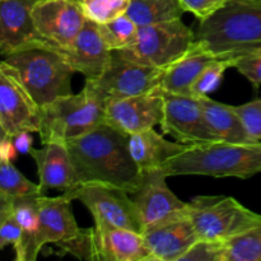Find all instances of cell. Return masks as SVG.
<instances>
[{
  "label": "cell",
  "instance_id": "cell-5",
  "mask_svg": "<svg viewBox=\"0 0 261 261\" xmlns=\"http://www.w3.org/2000/svg\"><path fill=\"white\" fill-rule=\"evenodd\" d=\"M105 121V98L86 79L79 93L61 96L41 109L40 134L42 144L64 143L87 134Z\"/></svg>",
  "mask_w": 261,
  "mask_h": 261
},
{
  "label": "cell",
  "instance_id": "cell-31",
  "mask_svg": "<svg viewBox=\"0 0 261 261\" xmlns=\"http://www.w3.org/2000/svg\"><path fill=\"white\" fill-rule=\"evenodd\" d=\"M23 241L24 234L13 214L10 204L0 203V249L10 245L15 252V260H18L22 254Z\"/></svg>",
  "mask_w": 261,
  "mask_h": 261
},
{
  "label": "cell",
  "instance_id": "cell-8",
  "mask_svg": "<svg viewBox=\"0 0 261 261\" xmlns=\"http://www.w3.org/2000/svg\"><path fill=\"white\" fill-rule=\"evenodd\" d=\"M195 41L196 33L182 19H175L139 27L132 45L119 51L137 63L165 70Z\"/></svg>",
  "mask_w": 261,
  "mask_h": 261
},
{
  "label": "cell",
  "instance_id": "cell-14",
  "mask_svg": "<svg viewBox=\"0 0 261 261\" xmlns=\"http://www.w3.org/2000/svg\"><path fill=\"white\" fill-rule=\"evenodd\" d=\"M162 170L143 173L139 189L132 194L143 232L188 213V203L180 200L166 182Z\"/></svg>",
  "mask_w": 261,
  "mask_h": 261
},
{
  "label": "cell",
  "instance_id": "cell-37",
  "mask_svg": "<svg viewBox=\"0 0 261 261\" xmlns=\"http://www.w3.org/2000/svg\"><path fill=\"white\" fill-rule=\"evenodd\" d=\"M13 140H14L15 148H17L18 152L27 153L28 154L30 149L32 148V143H33V139L32 137H31L30 132L19 133V134H17L14 138H13Z\"/></svg>",
  "mask_w": 261,
  "mask_h": 261
},
{
  "label": "cell",
  "instance_id": "cell-30",
  "mask_svg": "<svg viewBox=\"0 0 261 261\" xmlns=\"http://www.w3.org/2000/svg\"><path fill=\"white\" fill-rule=\"evenodd\" d=\"M237 61H239L237 59L217 58L216 60L209 63L194 83L191 88V96H208L211 92L216 91L221 84L226 70H228L229 68H234Z\"/></svg>",
  "mask_w": 261,
  "mask_h": 261
},
{
  "label": "cell",
  "instance_id": "cell-21",
  "mask_svg": "<svg viewBox=\"0 0 261 261\" xmlns=\"http://www.w3.org/2000/svg\"><path fill=\"white\" fill-rule=\"evenodd\" d=\"M217 56L203 41L196 40L190 48L163 71L161 88L165 92L191 96V88L205 66Z\"/></svg>",
  "mask_w": 261,
  "mask_h": 261
},
{
  "label": "cell",
  "instance_id": "cell-11",
  "mask_svg": "<svg viewBox=\"0 0 261 261\" xmlns=\"http://www.w3.org/2000/svg\"><path fill=\"white\" fill-rule=\"evenodd\" d=\"M41 107L17 73L5 61L0 64V129L2 137L14 138L22 132L38 133Z\"/></svg>",
  "mask_w": 261,
  "mask_h": 261
},
{
  "label": "cell",
  "instance_id": "cell-15",
  "mask_svg": "<svg viewBox=\"0 0 261 261\" xmlns=\"http://www.w3.org/2000/svg\"><path fill=\"white\" fill-rule=\"evenodd\" d=\"M163 117V89L105 103V121L126 135L138 134L160 125Z\"/></svg>",
  "mask_w": 261,
  "mask_h": 261
},
{
  "label": "cell",
  "instance_id": "cell-36",
  "mask_svg": "<svg viewBox=\"0 0 261 261\" xmlns=\"http://www.w3.org/2000/svg\"><path fill=\"white\" fill-rule=\"evenodd\" d=\"M17 148H15L14 140L10 137H2L0 140V161L12 162L17 158Z\"/></svg>",
  "mask_w": 261,
  "mask_h": 261
},
{
  "label": "cell",
  "instance_id": "cell-3",
  "mask_svg": "<svg viewBox=\"0 0 261 261\" xmlns=\"http://www.w3.org/2000/svg\"><path fill=\"white\" fill-rule=\"evenodd\" d=\"M170 176H212L247 180L261 173V142L247 144L214 142L189 145L162 168Z\"/></svg>",
  "mask_w": 261,
  "mask_h": 261
},
{
  "label": "cell",
  "instance_id": "cell-9",
  "mask_svg": "<svg viewBox=\"0 0 261 261\" xmlns=\"http://www.w3.org/2000/svg\"><path fill=\"white\" fill-rule=\"evenodd\" d=\"M64 193L88 209L96 226L119 227L142 233L134 201L122 189L106 184H79Z\"/></svg>",
  "mask_w": 261,
  "mask_h": 261
},
{
  "label": "cell",
  "instance_id": "cell-4",
  "mask_svg": "<svg viewBox=\"0 0 261 261\" xmlns=\"http://www.w3.org/2000/svg\"><path fill=\"white\" fill-rule=\"evenodd\" d=\"M3 61L14 69L41 109L73 93L71 78L75 71L58 48L43 41L22 46L5 55Z\"/></svg>",
  "mask_w": 261,
  "mask_h": 261
},
{
  "label": "cell",
  "instance_id": "cell-12",
  "mask_svg": "<svg viewBox=\"0 0 261 261\" xmlns=\"http://www.w3.org/2000/svg\"><path fill=\"white\" fill-rule=\"evenodd\" d=\"M163 134L188 145L217 142L204 117L199 99L188 94L163 91V117L160 124Z\"/></svg>",
  "mask_w": 261,
  "mask_h": 261
},
{
  "label": "cell",
  "instance_id": "cell-19",
  "mask_svg": "<svg viewBox=\"0 0 261 261\" xmlns=\"http://www.w3.org/2000/svg\"><path fill=\"white\" fill-rule=\"evenodd\" d=\"M40 0H0V54L4 58L22 46L41 41L32 18Z\"/></svg>",
  "mask_w": 261,
  "mask_h": 261
},
{
  "label": "cell",
  "instance_id": "cell-34",
  "mask_svg": "<svg viewBox=\"0 0 261 261\" xmlns=\"http://www.w3.org/2000/svg\"><path fill=\"white\" fill-rule=\"evenodd\" d=\"M180 2L186 12L193 13L199 22H203L221 10L229 0H180Z\"/></svg>",
  "mask_w": 261,
  "mask_h": 261
},
{
  "label": "cell",
  "instance_id": "cell-7",
  "mask_svg": "<svg viewBox=\"0 0 261 261\" xmlns=\"http://www.w3.org/2000/svg\"><path fill=\"white\" fill-rule=\"evenodd\" d=\"M58 255H71L89 261H148L147 246L140 232L111 226L82 229L69 241L56 245Z\"/></svg>",
  "mask_w": 261,
  "mask_h": 261
},
{
  "label": "cell",
  "instance_id": "cell-24",
  "mask_svg": "<svg viewBox=\"0 0 261 261\" xmlns=\"http://www.w3.org/2000/svg\"><path fill=\"white\" fill-rule=\"evenodd\" d=\"M40 196V194H36V195L23 196V198H18L13 201H8L10 204L15 219L22 228L23 234H24L22 254L17 261L37 260L35 252H33V245H35L36 234H37L38 226H40V211H38Z\"/></svg>",
  "mask_w": 261,
  "mask_h": 261
},
{
  "label": "cell",
  "instance_id": "cell-17",
  "mask_svg": "<svg viewBox=\"0 0 261 261\" xmlns=\"http://www.w3.org/2000/svg\"><path fill=\"white\" fill-rule=\"evenodd\" d=\"M71 201L73 199L65 193L55 198L40 196V226L33 245L36 259L46 245L69 241L81 233L82 228L76 224L71 212Z\"/></svg>",
  "mask_w": 261,
  "mask_h": 261
},
{
  "label": "cell",
  "instance_id": "cell-20",
  "mask_svg": "<svg viewBox=\"0 0 261 261\" xmlns=\"http://www.w3.org/2000/svg\"><path fill=\"white\" fill-rule=\"evenodd\" d=\"M28 154L32 155L37 166L38 185L43 194L48 189L68 191L78 185L66 144L47 143L41 149L31 148Z\"/></svg>",
  "mask_w": 261,
  "mask_h": 261
},
{
  "label": "cell",
  "instance_id": "cell-6",
  "mask_svg": "<svg viewBox=\"0 0 261 261\" xmlns=\"http://www.w3.org/2000/svg\"><path fill=\"white\" fill-rule=\"evenodd\" d=\"M199 240L224 242L261 224V214L224 195L195 196L188 203Z\"/></svg>",
  "mask_w": 261,
  "mask_h": 261
},
{
  "label": "cell",
  "instance_id": "cell-26",
  "mask_svg": "<svg viewBox=\"0 0 261 261\" xmlns=\"http://www.w3.org/2000/svg\"><path fill=\"white\" fill-rule=\"evenodd\" d=\"M45 195L38 184L22 175L12 162L0 161V203H8L28 195Z\"/></svg>",
  "mask_w": 261,
  "mask_h": 261
},
{
  "label": "cell",
  "instance_id": "cell-27",
  "mask_svg": "<svg viewBox=\"0 0 261 261\" xmlns=\"http://www.w3.org/2000/svg\"><path fill=\"white\" fill-rule=\"evenodd\" d=\"M223 261H261V224L224 241Z\"/></svg>",
  "mask_w": 261,
  "mask_h": 261
},
{
  "label": "cell",
  "instance_id": "cell-16",
  "mask_svg": "<svg viewBox=\"0 0 261 261\" xmlns=\"http://www.w3.org/2000/svg\"><path fill=\"white\" fill-rule=\"evenodd\" d=\"M149 260L181 261L186 252L199 241L188 213L143 232Z\"/></svg>",
  "mask_w": 261,
  "mask_h": 261
},
{
  "label": "cell",
  "instance_id": "cell-28",
  "mask_svg": "<svg viewBox=\"0 0 261 261\" xmlns=\"http://www.w3.org/2000/svg\"><path fill=\"white\" fill-rule=\"evenodd\" d=\"M99 33L110 50H121L132 45L138 33V24L126 14L105 24H98Z\"/></svg>",
  "mask_w": 261,
  "mask_h": 261
},
{
  "label": "cell",
  "instance_id": "cell-29",
  "mask_svg": "<svg viewBox=\"0 0 261 261\" xmlns=\"http://www.w3.org/2000/svg\"><path fill=\"white\" fill-rule=\"evenodd\" d=\"M132 0H79L87 19L105 24L126 14Z\"/></svg>",
  "mask_w": 261,
  "mask_h": 261
},
{
  "label": "cell",
  "instance_id": "cell-25",
  "mask_svg": "<svg viewBox=\"0 0 261 261\" xmlns=\"http://www.w3.org/2000/svg\"><path fill=\"white\" fill-rule=\"evenodd\" d=\"M186 10L180 0H132L126 15L138 27L181 19Z\"/></svg>",
  "mask_w": 261,
  "mask_h": 261
},
{
  "label": "cell",
  "instance_id": "cell-33",
  "mask_svg": "<svg viewBox=\"0 0 261 261\" xmlns=\"http://www.w3.org/2000/svg\"><path fill=\"white\" fill-rule=\"evenodd\" d=\"M223 261V242L199 240L181 261Z\"/></svg>",
  "mask_w": 261,
  "mask_h": 261
},
{
  "label": "cell",
  "instance_id": "cell-22",
  "mask_svg": "<svg viewBox=\"0 0 261 261\" xmlns=\"http://www.w3.org/2000/svg\"><path fill=\"white\" fill-rule=\"evenodd\" d=\"M189 148L188 144L170 142L154 129L129 135V149L133 160L143 173L162 170L167 162Z\"/></svg>",
  "mask_w": 261,
  "mask_h": 261
},
{
  "label": "cell",
  "instance_id": "cell-38",
  "mask_svg": "<svg viewBox=\"0 0 261 261\" xmlns=\"http://www.w3.org/2000/svg\"><path fill=\"white\" fill-rule=\"evenodd\" d=\"M252 2H261V0H252Z\"/></svg>",
  "mask_w": 261,
  "mask_h": 261
},
{
  "label": "cell",
  "instance_id": "cell-2",
  "mask_svg": "<svg viewBox=\"0 0 261 261\" xmlns=\"http://www.w3.org/2000/svg\"><path fill=\"white\" fill-rule=\"evenodd\" d=\"M219 58L261 55V2L229 0L221 10L200 22L196 32Z\"/></svg>",
  "mask_w": 261,
  "mask_h": 261
},
{
  "label": "cell",
  "instance_id": "cell-32",
  "mask_svg": "<svg viewBox=\"0 0 261 261\" xmlns=\"http://www.w3.org/2000/svg\"><path fill=\"white\" fill-rule=\"evenodd\" d=\"M232 109L241 119L250 138L254 142H261V99L257 98L240 106H232Z\"/></svg>",
  "mask_w": 261,
  "mask_h": 261
},
{
  "label": "cell",
  "instance_id": "cell-1",
  "mask_svg": "<svg viewBox=\"0 0 261 261\" xmlns=\"http://www.w3.org/2000/svg\"><path fill=\"white\" fill-rule=\"evenodd\" d=\"M79 184H106L134 194L143 175L129 149V135L102 122L66 143Z\"/></svg>",
  "mask_w": 261,
  "mask_h": 261
},
{
  "label": "cell",
  "instance_id": "cell-10",
  "mask_svg": "<svg viewBox=\"0 0 261 261\" xmlns=\"http://www.w3.org/2000/svg\"><path fill=\"white\" fill-rule=\"evenodd\" d=\"M163 71L162 69L137 63L119 50H112L109 65L102 75L88 81L98 89L106 103L110 99L127 98L154 91L161 87Z\"/></svg>",
  "mask_w": 261,
  "mask_h": 261
},
{
  "label": "cell",
  "instance_id": "cell-18",
  "mask_svg": "<svg viewBox=\"0 0 261 261\" xmlns=\"http://www.w3.org/2000/svg\"><path fill=\"white\" fill-rule=\"evenodd\" d=\"M59 51L65 56L74 71L82 73L86 79L99 78L111 58V50L99 33L98 24L89 19L86 20L74 42L65 50Z\"/></svg>",
  "mask_w": 261,
  "mask_h": 261
},
{
  "label": "cell",
  "instance_id": "cell-35",
  "mask_svg": "<svg viewBox=\"0 0 261 261\" xmlns=\"http://www.w3.org/2000/svg\"><path fill=\"white\" fill-rule=\"evenodd\" d=\"M234 68L257 89L261 86V55L241 58Z\"/></svg>",
  "mask_w": 261,
  "mask_h": 261
},
{
  "label": "cell",
  "instance_id": "cell-13",
  "mask_svg": "<svg viewBox=\"0 0 261 261\" xmlns=\"http://www.w3.org/2000/svg\"><path fill=\"white\" fill-rule=\"evenodd\" d=\"M32 18L41 41L59 50L74 42L87 20L79 0H40Z\"/></svg>",
  "mask_w": 261,
  "mask_h": 261
},
{
  "label": "cell",
  "instance_id": "cell-23",
  "mask_svg": "<svg viewBox=\"0 0 261 261\" xmlns=\"http://www.w3.org/2000/svg\"><path fill=\"white\" fill-rule=\"evenodd\" d=\"M196 98L200 102L206 124L212 134L216 137L217 142L233 144L257 143L254 142L247 134L241 119L233 111L232 106L214 101L208 96H200Z\"/></svg>",
  "mask_w": 261,
  "mask_h": 261
}]
</instances>
